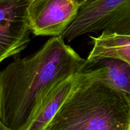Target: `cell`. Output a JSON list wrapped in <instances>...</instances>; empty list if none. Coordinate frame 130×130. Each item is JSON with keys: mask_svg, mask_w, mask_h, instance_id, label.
Segmentation results:
<instances>
[{"mask_svg": "<svg viewBox=\"0 0 130 130\" xmlns=\"http://www.w3.org/2000/svg\"><path fill=\"white\" fill-rule=\"evenodd\" d=\"M85 62L61 36L52 37L31 55L16 58L0 72V122L10 130H26L48 92L81 72Z\"/></svg>", "mask_w": 130, "mask_h": 130, "instance_id": "obj_1", "label": "cell"}, {"mask_svg": "<svg viewBox=\"0 0 130 130\" xmlns=\"http://www.w3.org/2000/svg\"><path fill=\"white\" fill-rule=\"evenodd\" d=\"M101 30L130 35V0H86L61 37L71 42Z\"/></svg>", "mask_w": 130, "mask_h": 130, "instance_id": "obj_3", "label": "cell"}, {"mask_svg": "<svg viewBox=\"0 0 130 130\" xmlns=\"http://www.w3.org/2000/svg\"><path fill=\"white\" fill-rule=\"evenodd\" d=\"M29 0H0V63L25 50L30 42Z\"/></svg>", "mask_w": 130, "mask_h": 130, "instance_id": "obj_4", "label": "cell"}, {"mask_svg": "<svg viewBox=\"0 0 130 130\" xmlns=\"http://www.w3.org/2000/svg\"><path fill=\"white\" fill-rule=\"evenodd\" d=\"M78 8L74 0H29L30 31L36 36H61L73 21Z\"/></svg>", "mask_w": 130, "mask_h": 130, "instance_id": "obj_5", "label": "cell"}, {"mask_svg": "<svg viewBox=\"0 0 130 130\" xmlns=\"http://www.w3.org/2000/svg\"><path fill=\"white\" fill-rule=\"evenodd\" d=\"M86 1V0H74V1L79 6L80 5H82V4L84 2H85Z\"/></svg>", "mask_w": 130, "mask_h": 130, "instance_id": "obj_9", "label": "cell"}, {"mask_svg": "<svg viewBox=\"0 0 130 130\" xmlns=\"http://www.w3.org/2000/svg\"><path fill=\"white\" fill-rule=\"evenodd\" d=\"M80 72L59 82L48 92L26 130L44 129L73 90Z\"/></svg>", "mask_w": 130, "mask_h": 130, "instance_id": "obj_6", "label": "cell"}, {"mask_svg": "<svg viewBox=\"0 0 130 130\" xmlns=\"http://www.w3.org/2000/svg\"><path fill=\"white\" fill-rule=\"evenodd\" d=\"M0 130H10V129H8V128H6V127H5V126H4L3 124L2 123L0 122Z\"/></svg>", "mask_w": 130, "mask_h": 130, "instance_id": "obj_10", "label": "cell"}, {"mask_svg": "<svg viewBox=\"0 0 130 130\" xmlns=\"http://www.w3.org/2000/svg\"><path fill=\"white\" fill-rule=\"evenodd\" d=\"M44 130H130V96L92 72L81 71Z\"/></svg>", "mask_w": 130, "mask_h": 130, "instance_id": "obj_2", "label": "cell"}, {"mask_svg": "<svg viewBox=\"0 0 130 130\" xmlns=\"http://www.w3.org/2000/svg\"><path fill=\"white\" fill-rule=\"evenodd\" d=\"M81 71L92 72L114 87L130 96V64L117 59H102L85 63Z\"/></svg>", "mask_w": 130, "mask_h": 130, "instance_id": "obj_8", "label": "cell"}, {"mask_svg": "<svg viewBox=\"0 0 130 130\" xmlns=\"http://www.w3.org/2000/svg\"><path fill=\"white\" fill-rule=\"evenodd\" d=\"M93 46L85 63L102 59H117L130 64V35L103 31L98 37L90 36Z\"/></svg>", "mask_w": 130, "mask_h": 130, "instance_id": "obj_7", "label": "cell"}]
</instances>
